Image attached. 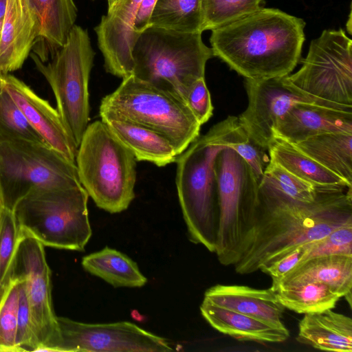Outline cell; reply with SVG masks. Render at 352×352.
<instances>
[{
  "label": "cell",
  "instance_id": "cell-10",
  "mask_svg": "<svg viewBox=\"0 0 352 352\" xmlns=\"http://www.w3.org/2000/svg\"><path fill=\"white\" fill-rule=\"evenodd\" d=\"M82 186L76 164L45 143L0 140V188L12 210L28 193Z\"/></svg>",
  "mask_w": 352,
  "mask_h": 352
},
{
  "label": "cell",
  "instance_id": "cell-40",
  "mask_svg": "<svg viewBox=\"0 0 352 352\" xmlns=\"http://www.w3.org/2000/svg\"><path fill=\"white\" fill-rule=\"evenodd\" d=\"M157 1H141L134 23V30L138 35L151 25V19Z\"/></svg>",
  "mask_w": 352,
  "mask_h": 352
},
{
  "label": "cell",
  "instance_id": "cell-38",
  "mask_svg": "<svg viewBox=\"0 0 352 352\" xmlns=\"http://www.w3.org/2000/svg\"><path fill=\"white\" fill-rule=\"evenodd\" d=\"M186 104L201 125L211 118L213 106L205 78H201L194 83L188 94Z\"/></svg>",
  "mask_w": 352,
  "mask_h": 352
},
{
  "label": "cell",
  "instance_id": "cell-21",
  "mask_svg": "<svg viewBox=\"0 0 352 352\" xmlns=\"http://www.w3.org/2000/svg\"><path fill=\"white\" fill-rule=\"evenodd\" d=\"M202 316L214 329L240 341L259 343H280L289 337L284 326L222 308L203 300L200 306Z\"/></svg>",
  "mask_w": 352,
  "mask_h": 352
},
{
  "label": "cell",
  "instance_id": "cell-20",
  "mask_svg": "<svg viewBox=\"0 0 352 352\" xmlns=\"http://www.w3.org/2000/svg\"><path fill=\"white\" fill-rule=\"evenodd\" d=\"M204 300L277 326H284L281 319L285 307L271 287L263 289L245 285L219 284L206 291Z\"/></svg>",
  "mask_w": 352,
  "mask_h": 352
},
{
  "label": "cell",
  "instance_id": "cell-2",
  "mask_svg": "<svg viewBox=\"0 0 352 352\" xmlns=\"http://www.w3.org/2000/svg\"><path fill=\"white\" fill-rule=\"evenodd\" d=\"M303 19L276 8H261L212 30L214 56L245 78L265 80L289 75L300 58Z\"/></svg>",
  "mask_w": 352,
  "mask_h": 352
},
{
  "label": "cell",
  "instance_id": "cell-23",
  "mask_svg": "<svg viewBox=\"0 0 352 352\" xmlns=\"http://www.w3.org/2000/svg\"><path fill=\"white\" fill-rule=\"evenodd\" d=\"M307 281L324 283L344 297L351 292L352 256L332 255L300 261L280 279L272 281L271 288L274 290L282 285Z\"/></svg>",
  "mask_w": 352,
  "mask_h": 352
},
{
  "label": "cell",
  "instance_id": "cell-5",
  "mask_svg": "<svg viewBox=\"0 0 352 352\" xmlns=\"http://www.w3.org/2000/svg\"><path fill=\"white\" fill-rule=\"evenodd\" d=\"M88 199L82 186L28 193L12 210L19 234L44 246L83 251L92 234Z\"/></svg>",
  "mask_w": 352,
  "mask_h": 352
},
{
  "label": "cell",
  "instance_id": "cell-46",
  "mask_svg": "<svg viewBox=\"0 0 352 352\" xmlns=\"http://www.w3.org/2000/svg\"><path fill=\"white\" fill-rule=\"evenodd\" d=\"M3 21V17L0 18V37H1Z\"/></svg>",
  "mask_w": 352,
  "mask_h": 352
},
{
  "label": "cell",
  "instance_id": "cell-6",
  "mask_svg": "<svg viewBox=\"0 0 352 352\" xmlns=\"http://www.w3.org/2000/svg\"><path fill=\"white\" fill-rule=\"evenodd\" d=\"M214 170L219 210L214 253L221 265H234L254 228L259 182L248 163L228 147L217 155Z\"/></svg>",
  "mask_w": 352,
  "mask_h": 352
},
{
  "label": "cell",
  "instance_id": "cell-44",
  "mask_svg": "<svg viewBox=\"0 0 352 352\" xmlns=\"http://www.w3.org/2000/svg\"><path fill=\"white\" fill-rule=\"evenodd\" d=\"M3 207H4V206H3V203L1 192V188H0V216H1V210L3 208Z\"/></svg>",
  "mask_w": 352,
  "mask_h": 352
},
{
  "label": "cell",
  "instance_id": "cell-19",
  "mask_svg": "<svg viewBox=\"0 0 352 352\" xmlns=\"http://www.w3.org/2000/svg\"><path fill=\"white\" fill-rule=\"evenodd\" d=\"M100 120L138 161L163 167L175 162L177 156L172 142L160 133L114 113L99 111Z\"/></svg>",
  "mask_w": 352,
  "mask_h": 352
},
{
  "label": "cell",
  "instance_id": "cell-42",
  "mask_svg": "<svg viewBox=\"0 0 352 352\" xmlns=\"http://www.w3.org/2000/svg\"><path fill=\"white\" fill-rule=\"evenodd\" d=\"M8 0H0V18L4 16L6 8H7Z\"/></svg>",
  "mask_w": 352,
  "mask_h": 352
},
{
  "label": "cell",
  "instance_id": "cell-7",
  "mask_svg": "<svg viewBox=\"0 0 352 352\" xmlns=\"http://www.w3.org/2000/svg\"><path fill=\"white\" fill-rule=\"evenodd\" d=\"M99 111L118 114L167 138L179 155L200 135L187 104L131 74L100 102Z\"/></svg>",
  "mask_w": 352,
  "mask_h": 352
},
{
  "label": "cell",
  "instance_id": "cell-17",
  "mask_svg": "<svg viewBox=\"0 0 352 352\" xmlns=\"http://www.w3.org/2000/svg\"><path fill=\"white\" fill-rule=\"evenodd\" d=\"M272 132L274 136L292 144L324 133H352V111L296 103L277 122Z\"/></svg>",
  "mask_w": 352,
  "mask_h": 352
},
{
  "label": "cell",
  "instance_id": "cell-41",
  "mask_svg": "<svg viewBox=\"0 0 352 352\" xmlns=\"http://www.w3.org/2000/svg\"><path fill=\"white\" fill-rule=\"evenodd\" d=\"M9 285H6L0 281V306L6 295Z\"/></svg>",
  "mask_w": 352,
  "mask_h": 352
},
{
  "label": "cell",
  "instance_id": "cell-29",
  "mask_svg": "<svg viewBox=\"0 0 352 352\" xmlns=\"http://www.w3.org/2000/svg\"><path fill=\"white\" fill-rule=\"evenodd\" d=\"M281 305L298 314L333 309L341 297L327 285L318 282H296L274 289Z\"/></svg>",
  "mask_w": 352,
  "mask_h": 352
},
{
  "label": "cell",
  "instance_id": "cell-33",
  "mask_svg": "<svg viewBox=\"0 0 352 352\" xmlns=\"http://www.w3.org/2000/svg\"><path fill=\"white\" fill-rule=\"evenodd\" d=\"M263 0H206L204 30L222 27L262 8Z\"/></svg>",
  "mask_w": 352,
  "mask_h": 352
},
{
  "label": "cell",
  "instance_id": "cell-3",
  "mask_svg": "<svg viewBox=\"0 0 352 352\" xmlns=\"http://www.w3.org/2000/svg\"><path fill=\"white\" fill-rule=\"evenodd\" d=\"M133 75L186 103L194 83L205 78L213 56L201 32H181L150 25L138 37L132 51Z\"/></svg>",
  "mask_w": 352,
  "mask_h": 352
},
{
  "label": "cell",
  "instance_id": "cell-30",
  "mask_svg": "<svg viewBox=\"0 0 352 352\" xmlns=\"http://www.w3.org/2000/svg\"><path fill=\"white\" fill-rule=\"evenodd\" d=\"M206 0H157L151 25L181 32L204 31Z\"/></svg>",
  "mask_w": 352,
  "mask_h": 352
},
{
  "label": "cell",
  "instance_id": "cell-13",
  "mask_svg": "<svg viewBox=\"0 0 352 352\" xmlns=\"http://www.w3.org/2000/svg\"><path fill=\"white\" fill-rule=\"evenodd\" d=\"M287 76L258 80L245 78L248 104L239 119L252 141L266 151L274 138L273 128L296 103H314L352 111V107L332 103L304 93L289 81Z\"/></svg>",
  "mask_w": 352,
  "mask_h": 352
},
{
  "label": "cell",
  "instance_id": "cell-25",
  "mask_svg": "<svg viewBox=\"0 0 352 352\" xmlns=\"http://www.w3.org/2000/svg\"><path fill=\"white\" fill-rule=\"evenodd\" d=\"M267 151L270 160L280 164L296 177L316 185L345 186L342 178L304 153L294 144L274 136Z\"/></svg>",
  "mask_w": 352,
  "mask_h": 352
},
{
  "label": "cell",
  "instance_id": "cell-16",
  "mask_svg": "<svg viewBox=\"0 0 352 352\" xmlns=\"http://www.w3.org/2000/svg\"><path fill=\"white\" fill-rule=\"evenodd\" d=\"M4 85L32 128L43 141L65 158L76 164L78 146L56 110L24 82L3 74Z\"/></svg>",
  "mask_w": 352,
  "mask_h": 352
},
{
  "label": "cell",
  "instance_id": "cell-18",
  "mask_svg": "<svg viewBox=\"0 0 352 352\" xmlns=\"http://www.w3.org/2000/svg\"><path fill=\"white\" fill-rule=\"evenodd\" d=\"M39 34V24L28 1L8 0L0 37V72L20 69Z\"/></svg>",
  "mask_w": 352,
  "mask_h": 352
},
{
  "label": "cell",
  "instance_id": "cell-14",
  "mask_svg": "<svg viewBox=\"0 0 352 352\" xmlns=\"http://www.w3.org/2000/svg\"><path fill=\"white\" fill-rule=\"evenodd\" d=\"M60 342L58 351H173L169 342L134 323H84L56 317Z\"/></svg>",
  "mask_w": 352,
  "mask_h": 352
},
{
  "label": "cell",
  "instance_id": "cell-32",
  "mask_svg": "<svg viewBox=\"0 0 352 352\" xmlns=\"http://www.w3.org/2000/svg\"><path fill=\"white\" fill-rule=\"evenodd\" d=\"M0 140L46 144L11 98L4 83L0 91Z\"/></svg>",
  "mask_w": 352,
  "mask_h": 352
},
{
  "label": "cell",
  "instance_id": "cell-43",
  "mask_svg": "<svg viewBox=\"0 0 352 352\" xmlns=\"http://www.w3.org/2000/svg\"><path fill=\"white\" fill-rule=\"evenodd\" d=\"M3 73L0 72V91L3 86Z\"/></svg>",
  "mask_w": 352,
  "mask_h": 352
},
{
  "label": "cell",
  "instance_id": "cell-24",
  "mask_svg": "<svg viewBox=\"0 0 352 352\" xmlns=\"http://www.w3.org/2000/svg\"><path fill=\"white\" fill-rule=\"evenodd\" d=\"M294 144L352 186V133H324Z\"/></svg>",
  "mask_w": 352,
  "mask_h": 352
},
{
  "label": "cell",
  "instance_id": "cell-28",
  "mask_svg": "<svg viewBox=\"0 0 352 352\" xmlns=\"http://www.w3.org/2000/svg\"><path fill=\"white\" fill-rule=\"evenodd\" d=\"M27 1L39 24L38 38L48 43L53 56L63 45L75 25L78 11L76 4L74 0Z\"/></svg>",
  "mask_w": 352,
  "mask_h": 352
},
{
  "label": "cell",
  "instance_id": "cell-11",
  "mask_svg": "<svg viewBox=\"0 0 352 352\" xmlns=\"http://www.w3.org/2000/svg\"><path fill=\"white\" fill-rule=\"evenodd\" d=\"M304 93L352 107V41L342 29L325 30L311 41L302 65L288 75Z\"/></svg>",
  "mask_w": 352,
  "mask_h": 352
},
{
  "label": "cell",
  "instance_id": "cell-35",
  "mask_svg": "<svg viewBox=\"0 0 352 352\" xmlns=\"http://www.w3.org/2000/svg\"><path fill=\"white\" fill-rule=\"evenodd\" d=\"M18 305V281L12 280L0 306V351H19L16 343Z\"/></svg>",
  "mask_w": 352,
  "mask_h": 352
},
{
  "label": "cell",
  "instance_id": "cell-39",
  "mask_svg": "<svg viewBox=\"0 0 352 352\" xmlns=\"http://www.w3.org/2000/svg\"><path fill=\"white\" fill-rule=\"evenodd\" d=\"M304 252V245H300L276 261L262 266L259 270L270 276L272 281L278 280L300 261Z\"/></svg>",
  "mask_w": 352,
  "mask_h": 352
},
{
  "label": "cell",
  "instance_id": "cell-45",
  "mask_svg": "<svg viewBox=\"0 0 352 352\" xmlns=\"http://www.w3.org/2000/svg\"><path fill=\"white\" fill-rule=\"evenodd\" d=\"M107 1L108 3V8L112 6L117 1V0H107Z\"/></svg>",
  "mask_w": 352,
  "mask_h": 352
},
{
  "label": "cell",
  "instance_id": "cell-9",
  "mask_svg": "<svg viewBox=\"0 0 352 352\" xmlns=\"http://www.w3.org/2000/svg\"><path fill=\"white\" fill-rule=\"evenodd\" d=\"M223 148L199 135L175 161L177 195L189 239L210 252H215L219 217L214 164Z\"/></svg>",
  "mask_w": 352,
  "mask_h": 352
},
{
  "label": "cell",
  "instance_id": "cell-12",
  "mask_svg": "<svg viewBox=\"0 0 352 352\" xmlns=\"http://www.w3.org/2000/svg\"><path fill=\"white\" fill-rule=\"evenodd\" d=\"M8 282L23 278L32 324L38 346L36 351H58L59 330L52 303L51 271L44 245L34 238L19 235Z\"/></svg>",
  "mask_w": 352,
  "mask_h": 352
},
{
  "label": "cell",
  "instance_id": "cell-27",
  "mask_svg": "<svg viewBox=\"0 0 352 352\" xmlns=\"http://www.w3.org/2000/svg\"><path fill=\"white\" fill-rule=\"evenodd\" d=\"M82 265L85 270L115 287H141L147 283L135 262L109 247L84 256Z\"/></svg>",
  "mask_w": 352,
  "mask_h": 352
},
{
  "label": "cell",
  "instance_id": "cell-22",
  "mask_svg": "<svg viewBox=\"0 0 352 352\" xmlns=\"http://www.w3.org/2000/svg\"><path fill=\"white\" fill-rule=\"evenodd\" d=\"M296 339L318 350L351 352L352 319L330 309L304 314Z\"/></svg>",
  "mask_w": 352,
  "mask_h": 352
},
{
  "label": "cell",
  "instance_id": "cell-4",
  "mask_svg": "<svg viewBox=\"0 0 352 352\" xmlns=\"http://www.w3.org/2000/svg\"><path fill=\"white\" fill-rule=\"evenodd\" d=\"M136 162L101 120L88 124L76 166L81 185L99 208L118 213L129 208L135 197Z\"/></svg>",
  "mask_w": 352,
  "mask_h": 352
},
{
  "label": "cell",
  "instance_id": "cell-8",
  "mask_svg": "<svg viewBox=\"0 0 352 352\" xmlns=\"http://www.w3.org/2000/svg\"><path fill=\"white\" fill-rule=\"evenodd\" d=\"M95 54L87 30L74 25L50 61L32 56L50 85L56 110L78 147L89 121V81Z\"/></svg>",
  "mask_w": 352,
  "mask_h": 352
},
{
  "label": "cell",
  "instance_id": "cell-31",
  "mask_svg": "<svg viewBox=\"0 0 352 352\" xmlns=\"http://www.w3.org/2000/svg\"><path fill=\"white\" fill-rule=\"evenodd\" d=\"M259 184L299 201L311 202L323 186L306 182L291 173L280 164L270 160Z\"/></svg>",
  "mask_w": 352,
  "mask_h": 352
},
{
  "label": "cell",
  "instance_id": "cell-37",
  "mask_svg": "<svg viewBox=\"0 0 352 352\" xmlns=\"http://www.w3.org/2000/svg\"><path fill=\"white\" fill-rule=\"evenodd\" d=\"M14 280L18 281L19 286L16 346L19 351H36L38 344L34 331L26 283L23 278Z\"/></svg>",
  "mask_w": 352,
  "mask_h": 352
},
{
  "label": "cell",
  "instance_id": "cell-36",
  "mask_svg": "<svg viewBox=\"0 0 352 352\" xmlns=\"http://www.w3.org/2000/svg\"><path fill=\"white\" fill-rule=\"evenodd\" d=\"M19 241L12 210L3 207L0 216V281L9 285L8 274Z\"/></svg>",
  "mask_w": 352,
  "mask_h": 352
},
{
  "label": "cell",
  "instance_id": "cell-34",
  "mask_svg": "<svg viewBox=\"0 0 352 352\" xmlns=\"http://www.w3.org/2000/svg\"><path fill=\"white\" fill-rule=\"evenodd\" d=\"M304 246L305 252L299 262L332 255L352 256V224L335 229L325 236L305 243Z\"/></svg>",
  "mask_w": 352,
  "mask_h": 352
},
{
  "label": "cell",
  "instance_id": "cell-1",
  "mask_svg": "<svg viewBox=\"0 0 352 352\" xmlns=\"http://www.w3.org/2000/svg\"><path fill=\"white\" fill-rule=\"evenodd\" d=\"M352 224V188L323 186L314 201L294 200L259 184L254 228L236 272L249 274L300 245Z\"/></svg>",
  "mask_w": 352,
  "mask_h": 352
},
{
  "label": "cell",
  "instance_id": "cell-15",
  "mask_svg": "<svg viewBox=\"0 0 352 352\" xmlns=\"http://www.w3.org/2000/svg\"><path fill=\"white\" fill-rule=\"evenodd\" d=\"M141 1L117 0L95 28L106 72L122 79L133 74L132 51L139 36L134 23Z\"/></svg>",
  "mask_w": 352,
  "mask_h": 352
},
{
  "label": "cell",
  "instance_id": "cell-26",
  "mask_svg": "<svg viewBox=\"0 0 352 352\" xmlns=\"http://www.w3.org/2000/svg\"><path fill=\"white\" fill-rule=\"evenodd\" d=\"M204 136L213 145L228 147L236 151L250 166L260 184L270 157L265 153L266 150L250 138L239 117L228 116L213 125Z\"/></svg>",
  "mask_w": 352,
  "mask_h": 352
}]
</instances>
